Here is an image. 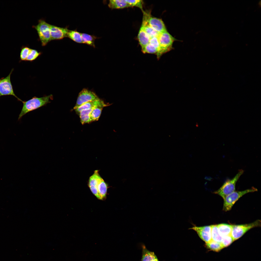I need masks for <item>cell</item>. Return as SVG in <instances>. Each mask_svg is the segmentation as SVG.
Here are the masks:
<instances>
[{
	"label": "cell",
	"instance_id": "cell-1",
	"mask_svg": "<svg viewBox=\"0 0 261 261\" xmlns=\"http://www.w3.org/2000/svg\"><path fill=\"white\" fill-rule=\"evenodd\" d=\"M88 185L92 193L98 199H106L108 185L100 175L98 170H95L90 177Z\"/></svg>",
	"mask_w": 261,
	"mask_h": 261
},
{
	"label": "cell",
	"instance_id": "cell-2",
	"mask_svg": "<svg viewBox=\"0 0 261 261\" xmlns=\"http://www.w3.org/2000/svg\"><path fill=\"white\" fill-rule=\"evenodd\" d=\"M53 98L52 95L50 94L41 97L35 96L27 101H22L23 106L19 115L18 120L21 119L27 113L50 103V100H52Z\"/></svg>",
	"mask_w": 261,
	"mask_h": 261
},
{
	"label": "cell",
	"instance_id": "cell-3",
	"mask_svg": "<svg viewBox=\"0 0 261 261\" xmlns=\"http://www.w3.org/2000/svg\"><path fill=\"white\" fill-rule=\"evenodd\" d=\"M158 37L160 47L157 56L159 59L163 54L172 49L173 43L176 39L167 30L160 33Z\"/></svg>",
	"mask_w": 261,
	"mask_h": 261
},
{
	"label": "cell",
	"instance_id": "cell-4",
	"mask_svg": "<svg viewBox=\"0 0 261 261\" xmlns=\"http://www.w3.org/2000/svg\"><path fill=\"white\" fill-rule=\"evenodd\" d=\"M243 172L244 170L242 169L239 170L233 178L227 180L214 193L224 199L226 196L235 191L236 183Z\"/></svg>",
	"mask_w": 261,
	"mask_h": 261
},
{
	"label": "cell",
	"instance_id": "cell-5",
	"mask_svg": "<svg viewBox=\"0 0 261 261\" xmlns=\"http://www.w3.org/2000/svg\"><path fill=\"white\" fill-rule=\"evenodd\" d=\"M50 25L44 19H40L37 25L32 26L36 30L42 46H45L51 41Z\"/></svg>",
	"mask_w": 261,
	"mask_h": 261
},
{
	"label": "cell",
	"instance_id": "cell-6",
	"mask_svg": "<svg viewBox=\"0 0 261 261\" xmlns=\"http://www.w3.org/2000/svg\"><path fill=\"white\" fill-rule=\"evenodd\" d=\"M257 189L254 187L242 191H234L224 199L223 210L227 211L230 210L232 207L240 198L247 193L257 191Z\"/></svg>",
	"mask_w": 261,
	"mask_h": 261
},
{
	"label": "cell",
	"instance_id": "cell-7",
	"mask_svg": "<svg viewBox=\"0 0 261 261\" xmlns=\"http://www.w3.org/2000/svg\"><path fill=\"white\" fill-rule=\"evenodd\" d=\"M261 226V221L259 220L247 224L232 225L231 235L234 241L240 238L251 229Z\"/></svg>",
	"mask_w": 261,
	"mask_h": 261
},
{
	"label": "cell",
	"instance_id": "cell-8",
	"mask_svg": "<svg viewBox=\"0 0 261 261\" xmlns=\"http://www.w3.org/2000/svg\"><path fill=\"white\" fill-rule=\"evenodd\" d=\"M14 70V68H12L8 76L0 79V97L3 96L12 95L18 101L22 102V100L15 94L11 82V76Z\"/></svg>",
	"mask_w": 261,
	"mask_h": 261
},
{
	"label": "cell",
	"instance_id": "cell-9",
	"mask_svg": "<svg viewBox=\"0 0 261 261\" xmlns=\"http://www.w3.org/2000/svg\"><path fill=\"white\" fill-rule=\"evenodd\" d=\"M99 98L93 92L86 89H83L79 93L74 109L84 103L94 101Z\"/></svg>",
	"mask_w": 261,
	"mask_h": 261
},
{
	"label": "cell",
	"instance_id": "cell-10",
	"mask_svg": "<svg viewBox=\"0 0 261 261\" xmlns=\"http://www.w3.org/2000/svg\"><path fill=\"white\" fill-rule=\"evenodd\" d=\"M189 229L196 231L200 238L206 243L212 240L211 225L202 226H195Z\"/></svg>",
	"mask_w": 261,
	"mask_h": 261
},
{
	"label": "cell",
	"instance_id": "cell-11",
	"mask_svg": "<svg viewBox=\"0 0 261 261\" xmlns=\"http://www.w3.org/2000/svg\"><path fill=\"white\" fill-rule=\"evenodd\" d=\"M69 29L67 27H61L56 26L50 25V31L51 41L59 40L67 37Z\"/></svg>",
	"mask_w": 261,
	"mask_h": 261
},
{
	"label": "cell",
	"instance_id": "cell-12",
	"mask_svg": "<svg viewBox=\"0 0 261 261\" xmlns=\"http://www.w3.org/2000/svg\"><path fill=\"white\" fill-rule=\"evenodd\" d=\"M148 22L150 26L159 33L167 30L164 22L161 19L152 17L150 14L148 17Z\"/></svg>",
	"mask_w": 261,
	"mask_h": 261
},
{
	"label": "cell",
	"instance_id": "cell-13",
	"mask_svg": "<svg viewBox=\"0 0 261 261\" xmlns=\"http://www.w3.org/2000/svg\"><path fill=\"white\" fill-rule=\"evenodd\" d=\"M143 16L141 28L149 36L150 38L158 37L160 33L153 29L149 25L148 19L150 14L146 12L143 13Z\"/></svg>",
	"mask_w": 261,
	"mask_h": 261
},
{
	"label": "cell",
	"instance_id": "cell-14",
	"mask_svg": "<svg viewBox=\"0 0 261 261\" xmlns=\"http://www.w3.org/2000/svg\"><path fill=\"white\" fill-rule=\"evenodd\" d=\"M107 106L103 101L99 98L94 101H90L84 103L74 109L76 112L79 113L82 110H88L96 106H101L103 107Z\"/></svg>",
	"mask_w": 261,
	"mask_h": 261
},
{
	"label": "cell",
	"instance_id": "cell-15",
	"mask_svg": "<svg viewBox=\"0 0 261 261\" xmlns=\"http://www.w3.org/2000/svg\"><path fill=\"white\" fill-rule=\"evenodd\" d=\"M142 248L141 261H159L154 252L148 250L144 245H142Z\"/></svg>",
	"mask_w": 261,
	"mask_h": 261
},
{
	"label": "cell",
	"instance_id": "cell-16",
	"mask_svg": "<svg viewBox=\"0 0 261 261\" xmlns=\"http://www.w3.org/2000/svg\"><path fill=\"white\" fill-rule=\"evenodd\" d=\"M108 6L111 9H120L130 7L125 0H110Z\"/></svg>",
	"mask_w": 261,
	"mask_h": 261
},
{
	"label": "cell",
	"instance_id": "cell-17",
	"mask_svg": "<svg viewBox=\"0 0 261 261\" xmlns=\"http://www.w3.org/2000/svg\"><path fill=\"white\" fill-rule=\"evenodd\" d=\"M138 38L139 44L142 47L149 43L150 37L141 27L138 34Z\"/></svg>",
	"mask_w": 261,
	"mask_h": 261
},
{
	"label": "cell",
	"instance_id": "cell-18",
	"mask_svg": "<svg viewBox=\"0 0 261 261\" xmlns=\"http://www.w3.org/2000/svg\"><path fill=\"white\" fill-rule=\"evenodd\" d=\"M81 39L83 43L85 44L93 47H95V40L97 38L96 36L85 33H81Z\"/></svg>",
	"mask_w": 261,
	"mask_h": 261
},
{
	"label": "cell",
	"instance_id": "cell-19",
	"mask_svg": "<svg viewBox=\"0 0 261 261\" xmlns=\"http://www.w3.org/2000/svg\"><path fill=\"white\" fill-rule=\"evenodd\" d=\"M219 233L223 237L231 235L232 225L225 224L217 225Z\"/></svg>",
	"mask_w": 261,
	"mask_h": 261
},
{
	"label": "cell",
	"instance_id": "cell-20",
	"mask_svg": "<svg viewBox=\"0 0 261 261\" xmlns=\"http://www.w3.org/2000/svg\"><path fill=\"white\" fill-rule=\"evenodd\" d=\"M67 37L77 43H83L81 33L78 31L76 29L72 30H69Z\"/></svg>",
	"mask_w": 261,
	"mask_h": 261
},
{
	"label": "cell",
	"instance_id": "cell-21",
	"mask_svg": "<svg viewBox=\"0 0 261 261\" xmlns=\"http://www.w3.org/2000/svg\"><path fill=\"white\" fill-rule=\"evenodd\" d=\"M211 235L212 240L221 243L222 237L219 232L217 225H211Z\"/></svg>",
	"mask_w": 261,
	"mask_h": 261
},
{
	"label": "cell",
	"instance_id": "cell-22",
	"mask_svg": "<svg viewBox=\"0 0 261 261\" xmlns=\"http://www.w3.org/2000/svg\"><path fill=\"white\" fill-rule=\"evenodd\" d=\"M101 106L94 107L90 114V117L91 122L98 120L100 116L103 108Z\"/></svg>",
	"mask_w": 261,
	"mask_h": 261
},
{
	"label": "cell",
	"instance_id": "cell-23",
	"mask_svg": "<svg viewBox=\"0 0 261 261\" xmlns=\"http://www.w3.org/2000/svg\"><path fill=\"white\" fill-rule=\"evenodd\" d=\"M207 247L210 250L218 252L224 247L221 243L217 242L212 240L209 242L206 243Z\"/></svg>",
	"mask_w": 261,
	"mask_h": 261
},
{
	"label": "cell",
	"instance_id": "cell-24",
	"mask_svg": "<svg viewBox=\"0 0 261 261\" xmlns=\"http://www.w3.org/2000/svg\"><path fill=\"white\" fill-rule=\"evenodd\" d=\"M41 54V52H39L35 49H31L26 61L32 62L36 60Z\"/></svg>",
	"mask_w": 261,
	"mask_h": 261
},
{
	"label": "cell",
	"instance_id": "cell-25",
	"mask_svg": "<svg viewBox=\"0 0 261 261\" xmlns=\"http://www.w3.org/2000/svg\"><path fill=\"white\" fill-rule=\"evenodd\" d=\"M31 48L27 46H23L21 48L20 54V61H26Z\"/></svg>",
	"mask_w": 261,
	"mask_h": 261
},
{
	"label": "cell",
	"instance_id": "cell-26",
	"mask_svg": "<svg viewBox=\"0 0 261 261\" xmlns=\"http://www.w3.org/2000/svg\"><path fill=\"white\" fill-rule=\"evenodd\" d=\"M142 51L144 53L155 54L157 55L158 50L155 47L149 43L144 46L141 47Z\"/></svg>",
	"mask_w": 261,
	"mask_h": 261
},
{
	"label": "cell",
	"instance_id": "cell-27",
	"mask_svg": "<svg viewBox=\"0 0 261 261\" xmlns=\"http://www.w3.org/2000/svg\"><path fill=\"white\" fill-rule=\"evenodd\" d=\"M130 7H136L139 8L143 12V1L141 0H125Z\"/></svg>",
	"mask_w": 261,
	"mask_h": 261
},
{
	"label": "cell",
	"instance_id": "cell-28",
	"mask_svg": "<svg viewBox=\"0 0 261 261\" xmlns=\"http://www.w3.org/2000/svg\"><path fill=\"white\" fill-rule=\"evenodd\" d=\"M234 241L231 235H229L222 237L221 243L224 248L230 245Z\"/></svg>",
	"mask_w": 261,
	"mask_h": 261
},
{
	"label": "cell",
	"instance_id": "cell-29",
	"mask_svg": "<svg viewBox=\"0 0 261 261\" xmlns=\"http://www.w3.org/2000/svg\"><path fill=\"white\" fill-rule=\"evenodd\" d=\"M149 43L157 49L158 52L157 55L159 52L160 47L158 37H153L150 38Z\"/></svg>",
	"mask_w": 261,
	"mask_h": 261
}]
</instances>
